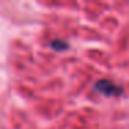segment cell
<instances>
[{
    "mask_svg": "<svg viewBox=\"0 0 129 129\" xmlns=\"http://www.w3.org/2000/svg\"><path fill=\"white\" fill-rule=\"evenodd\" d=\"M94 90L96 92H100L106 96H119L122 94V89L117 85H114L111 81L108 79H101L96 83L94 86Z\"/></svg>",
    "mask_w": 129,
    "mask_h": 129,
    "instance_id": "1",
    "label": "cell"
},
{
    "mask_svg": "<svg viewBox=\"0 0 129 129\" xmlns=\"http://www.w3.org/2000/svg\"><path fill=\"white\" fill-rule=\"evenodd\" d=\"M61 45H67L65 42H60V40H53V42L50 43V46L53 49H56V50H62V49H67V47H62Z\"/></svg>",
    "mask_w": 129,
    "mask_h": 129,
    "instance_id": "2",
    "label": "cell"
}]
</instances>
